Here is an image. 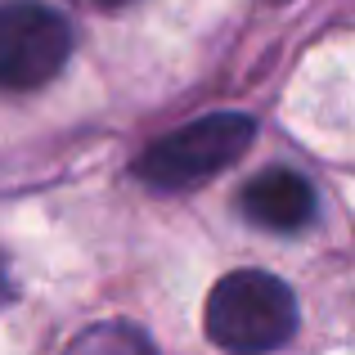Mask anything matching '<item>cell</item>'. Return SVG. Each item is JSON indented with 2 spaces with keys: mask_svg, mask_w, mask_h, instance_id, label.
<instances>
[{
  "mask_svg": "<svg viewBox=\"0 0 355 355\" xmlns=\"http://www.w3.org/2000/svg\"><path fill=\"white\" fill-rule=\"evenodd\" d=\"M72 54V27L41 0L0 5V90H36Z\"/></svg>",
  "mask_w": 355,
  "mask_h": 355,
  "instance_id": "obj_3",
  "label": "cell"
},
{
  "mask_svg": "<svg viewBox=\"0 0 355 355\" xmlns=\"http://www.w3.org/2000/svg\"><path fill=\"white\" fill-rule=\"evenodd\" d=\"M202 329L220 351H275L297 333V297L270 270H234L207 293Z\"/></svg>",
  "mask_w": 355,
  "mask_h": 355,
  "instance_id": "obj_1",
  "label": "cell"
},
{
  "mask_svg": "<svg viewBox=\"0 0 355 355\" xmlns=\"http://www.w3.org/2000/svg\"><path fill=\"white\" fill-rule=\"evenodd\" d=\"M239 207L252 225L275 230V234H293V230H306L315 216V189L302 180L297 171H284V166H270V171L252 175L239 193Z\"/></svg>",
  "mask_w": 355,
  "mask_h": 355,
  "instance_id": "obj_4",
  "label": "cell"
},
{
  "mask_svg": "<svg viewBox=\"0 0 355 355\" xmlns=\"http://www.w3.org/2000/svg\"><path fill=\"white\" fill-rule=\"evenodd\" d=\"M252 135H257V121L243 113L198 117L162 135L157 144H148L144 157L135 162V175L153 189H193V184L211 180L216 171H225L230 162H239L248 153Z\"/></svg>",
  "mask_w": 355,
  "mask_h": 355,
  "instance_id": "obj_2",
  "label": "cell"
},
{
  "mask_svg": "<svg viewBox=\"0 0 355 355\" xmlns=\"http://www.w3.org/2000/svg\"><path fill=\"white\" fill-rule=\"evenodd\" d=\"M99 5H108V9H113V5H126V0H99Z\"/></svg>",
  "mask_w": 355,
  "mask_h": 355,
  "instance_id": "obj_6",
  "label": "cell"
},
{
  "mask_svg": "<svg viewBox=\"0 0 355 355\" xmlns=\"http://www.w3.org/2000/svg\"><path fill=\"white\" fill-rule=\"evenodd\" d=\"M14 297V279H9V270H5V257H0V306Z\"/></svg>",
  "mask_w": 355,
  "mask_h": 355,
  "instance_id": "obj_5",
  "label": "cell"
}]
</instances>
